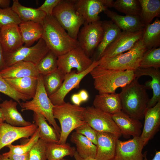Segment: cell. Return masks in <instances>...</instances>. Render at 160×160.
Segmentation results:
<instances>
[{"label": "cell", "instance_id": "cell-32", "mask_svg": "<svg viewBox=\"0 0 160 160\" xmlns=\"http://www.w3.org/2000/svg\"><path fill=\"white\" fill-rule=\"evenodd\" d=\"M142 39L148 50L160 47V20L158 18L145 27Z\"/></svg>", "mask_w": 160, "mask_h": 160}, {"label": "cell", "instance_id": "cell-26", "mask_svg": "<svg viewBox=\"0 0 160 160\" xmlns=\"http://www.w3.org/2000/svg\"><path fill=\"white\" fill-rule=\"evenodd\" d=\"M18 103L12 99L5 100L0 104L4 120L6 123L12 126L24 127L32 123L25 120L17 110Z\"/></svg>", "mask_w": 160, "mask_h": 160}, {"label": "cell", "instance_id": "cell-14", "mask_svg": "<svg viewBox=\"0 0 160 160\" xmlns=\"http://www.w3.org/2000/svg\"><path fill=\"white\" fill-rule=\"evenodd\" d=\"M38 126L35 124L19 127L0 122V150L21 138H28L34 133Z\"/></svg>", "mask_w": 160, "mask_h": 160}, {"label": "cell", "instance_id": "cell-30", "mask_svg": "<svg viewBox=\"0 0 160 160\" xmlns=\"http://www.w3.org/2000/svg\"><path fill=\"white\" fill-rule=\"evenodd\" d=\"M70 140L76 145V151L81 157L95 158L96 146L85 136L74 132L71 135Z\"/></svg>", "mask_w": 160, "mask_h": 160}, {"label": "cell", "instance_id": "cell-31", "mask_svg": "<svg viewBox=\"0 0 160 160\" xmlns=\"http://www.w3.org/2000/svg\"><path fill=\"white\" fill-rule=\"evenodd\" d=\"M33 119L39 129L40 139L46 143H58L59 137L53 127L47 122L45 117L39 113L33 112Z\"/></svg>", "mask_w": 160, "mask_h": 160}, {"label": "cell", "instance_id": "cell-53", "mask_svg": "<svg viewBox=\"0 0 160 160\" xmlns=\"http://www.w3.org/2000/svg\"><path fill=\"white\" fill-rule=\"evenodd\" d=\"M0 160H12L3 155L2 154H0Z\"/></svg>", "mask_w": 160, "mask_h": 160}, {"label": "cell", "instance_id": "cell-20", "mask_svg": "<svg viewBox=\"0 0 160 160\" xmlns=\"http://www.w3.org/2000/svg\"><path fill=\"white\" fill-rule=\"evenodd\" d=\"M136 77L140 78L142 76H149L151 80L147 81L144 85L147 89H151L153 95L149 99L147 105V108L153 107L158 102L160 101V71L159 68H139L134 71Z\"/></svg>", "mask_w": 160, "mask_h": 160}, {"label": "cell", "instance_id": "cell-48", "mask_svg": "<svg viewBox=\"0 0 160 160\" xmlns=\"http://www.w3.org/2000/svg\"><path fill=\"white\" fill-rule=\"evenodd\" d=\"M6 67L4 59L3 51L0 41V71Z\"/></svg>", "mask_w": 160, "mask_h": 160}, {"label": "cell", "instance_id": "cell-10", "mask_svg": "<svg viewBox=\"0 0 160 160\" xmlns=\"http://www.w3.org/2000/svg\"><path fill=\"white\" fill-rule=\"evenodd\" d=\"M93 61L78 46L66 53L57 57V68L65 75L76 69L78 73L89 68Z\"/></svg>", "mask_w": 160, "mask_h": 160}, {"label": "cell", "instance_id": "cell-6", "mask_svg": "<svg viewBox=\"0 0 160 160\" xmlns=\"http://www.w3.org/2000/svg\"><path fill=\"white\" fill-rule=\"evenodd\" d=\"M20 105L22 111L31 110L43 115L49 123L53 126L60 138V128L57 124L53 115L54 105L45 90L43 81V76L39 75L35 94L30 101L21 103Z\"/></svg>", "mask_w": 160, "mask_h": 160}, {"label": "cell", "instance_id": "cell-7", "mask_svg": "<svg viewBox=\"0 0 160 160\" xmlns=\"http://www.w3.org/2000/svg\"><path fill=\"white\" fill-rule=\"evenodd\" d=\"M52 16L71 37L77 40L80 27L84 23L76 9L74 0H61L54 8Z\"/></svg>", "mask_w": 160, "mask_h": 160}, {"label": "cell", "instance_id": "cell-9", "mask_svg": "<svg viewBox=\"0 0 160 160\" xmlns=\"http://www.w3.org/2000/svg\"><path fill=\"white\" fill-rule=\"evenodd\" d=\"M103 29L102 21L86 24L80 29L77 40L79 46L89 57L100 42L103 37Z\"/></svg>", "mask_w": 160, "mask_h": 160}, {"label": "cell", "instance_id": "cell-21", "mask_svg": "<svg viewBox=\"0 0 160 160\" xmlns=\"http://www.w3.org/2000/svg\"><path fill=\"white\" fill-rule=\"evenodd\" d=\"M112 117L122 135L126 138L140 136L143 125L139 120L130 117L122 111L112 115Z\"/></svg>", "mask_w": 160, "mask_h": 160}, {"label": "cell", "instance_id": "cell-11", "mask_svg": "<svg viewBox=\"0 0 160 160\" xmlns=\"http://www.w3.org/2000/svg\"><path fill=\"white\" fill-rule=\"evenodd\" d=\"M84 119L86 122L97 132L111 133L119 138L122 135L112 118V115L93 106L86 108Z\"/></svg>", "mask_w": 160, "mask_h": 160}, {"label": "cell", "instance_id": "cell-29", "mask_svg": "<svg viewBox=\"0 0 160 160\" xmlns=\"http://www.w3.org/2000/svg\"><path fill=\"white\" fill-rule=\"evenodd\" d=\"M12 9L21 21H32L42 24L47 15L44 12L22 5L18 0H13Z\"/></svg>", "mask_w": 160, "mask_h": 160}, {"label": "cell", "instance_id": "cell-5", "mask_svg": "<svg viewBox=\"0 0 160 160\" xmlns=\"http://www.w3.org/2000/svg\"><path fill=\"white\" fill-rule=\"evenodd\" d=\"M148 50L142 39L130 49L111 58H100L98 66L100 68L119 71H135L139 68L142 57Z\"/></svg>", "mask_w": 160, "mask_h": 160}, {"label": "cell", "instance_id": "cell-2", "mask_svg": "<svg viewBox=\"0 0 160 160\" xmlns=\"http://www.w3.org/2000/svg\"><path fill=\"white\" fill-rule=\"evenodd\" d=\"M42 25L41 38L57 57L79 46L77 40L71 37L52 15H47Z\"/></svg>", "mask_w": 160, "mask_h": 160}, {"label": "cell", "instance_id": "cell-23", "mask_svg": "<svg viewBox=\"0 0 160 160\" xmlns=\"http://www.w3.org/2000/svg\"><path fill=\"white\" fill-rule=\"evenodd\" d=\"M104 12L122 31L136 32L143 29L145 26L139 16L121 15L108 9Z\"/></svg>", "mask_w": 160, "mask_h": 160}, {"label": "cell", "instance_id": "cell-4", "mask_svg": "<svg viewBox=\"0 0 160 160\" xmlns=\"http://www.w3.org/2000/svg\"><path fill=\"white\" fill-rule=\"evenodd\" d=\"M86 108L65 102L59 105H54V117L59 122L61 132L57 143H66L67 138L73 130L86 123L84 114Z\"/></svg>", "mask_w": 160, "mask_h": 160}, {"label": "cell", "instance_id": "cell-27", "mask_svg": "<svg viewBox=\"0 0 160 160\" xmlns=\"http://www.w3.org/2000/svg\"><path fill=\"white\" fill-rule=\"evenodd\" d=\"M18 26L25 46L31 47L41 38L43 31L41 24L32 21H21Z\"/></svg>", "mask_w": 160, "mask_h": 160}, {"label": "cell", "instance_id": "cell-52", "mask_svg": "<svg viewBox=\"0 0 160 160\" xmlns=\"http://www.w3.org/2000/svg\"><path fill=\"white\" fill-rule=\"evenodd\" d=\"M5 121L1 109L0 108V122H3Z\"/></svg>", "mask_w": 160, "mask_h": 160}, {"label": "cell", "instance_id": "cell-50", "mask_svg": "<svg viewBox=\"0 0 160 160\" xmlns=\"http://www.w3.org/2000/svg\"><path fill=\"white\" fill-rule=\"evenodd\" d=\"M73 157L75 160H97L95 158L91 157L83 158L80 156L76 151L74 153Z\"/></svg>", "mask_w": 160, "mask_h": 160}, {"label": "cell", "instance_id": "cell-56", "mask_svg": "<svg viewBox=\"0 0 160 160\" xmlns=\"http://www.w3.org/2000/svg\"><path fill=\"white\" fill-rule=\"evenodd\" d=\"M111 160H116L114 159Z\"/></svg>", "mask_w": 160, "mask_h": 160}, {"label": "cell", "instance_id": "cell-18", "mask_svg": "<svg viewBox=\"0 0 160 160\" xmlns=\"http://www.w3.org/2000/svg\"><path fill=\"white\" fill-rule=\"evenodd\" d=\"M97 137V160H111L114 159L116 143L119 137L109 132L96 131Z\"/></svg>", "mask_w": 160, "mask_h": 160}, {"label": "cell", "instance_id": "cell-37", "mask_svg": "<svg viewBox=\"0 0 160 160\" xmlns=\"http://www.w3.org/2000/svg\"><path fill=\"white\" fill-rule=\"evenodd\" d=\"M36 67L39 75L44 76L50 73L57 68V57L49 50Z\"/></svg>", "mask_w": 160, "mask_h": 160}, {"label": "cell", "instance_id": "cell-1", "mask_svg": "<svg viewBox=\"0 0 160 160\" xmlns=\"http://www.w3.org/2000/svg\"><path fill=\"white\" fill-rule=\"evenodd\" d=\"M136 77L130 83L121 88L119 93L122 105V111L130 117L138 120L144 118L149 99L144 84Z\"/></svg>", "mask_w": 160, "mask_h": 160}, {"label": "cell", "instance_id": "cell-3", "mask_svg": "<svg viewBox=\"0 0 160 160\" xmlns=\"http://www.w3.org/2000/svg\"><path fill=\"white\" fill-rule=\"evenodd\" d=\"M90 73L94 80V87L99 94L115 93L117 88L123 87L136 78L134 71H116L98 65Z\"/></svg>", "mask_w": 160, "mask_h": 160}, {"label": "cell", "instance_id": "cell-33", "mask_svg": "<svg viewBox=\"0 0 160 160\" xmlns=\"http://www.w3.org/2000/svg\"><path fill=\"white\" fill-rule=\"evenodd\" d=\"M76 150L68 143H46V153L47 160H60L66 156H73Z\"/></svg>", "mask_w": 160, "mask_h": 160}, {"label": "cell", "instance_id": "cell-36", "mask_svg": "<svg viewBox=\"0 0 160 160\" xmlns=\"http://www.w3.org/2000/svg\"><path fill=\"white\" fill-rule=\"evenodd\" d=\"M113 7L126 15L139 16L141 8L139 0H117Z\"/></svg>", "mask_w": 160, "mask_h": 160}, {"label": "cell", "instance_id": "cell-51", "mask_svg": "<svg viewBox=\"0 0 160 160\" xmlns=\"http://www.w3.org/2000/svg\"><path fill=\"white\" fill-rule=\"evenodd\" d=\"M10 2V0H0V7L2 8L9 7Z\"/></svg>", "mask_w": 160, "mask_h": 160}, {"label": "cell", "instance_id": "cell-15", "mask_svg": "<svg viewBox=\"0 0 160 160\" xmlns=\"http://www.w3.org/2000/svg\"><path fill=\"white\" fill-rule=\"evenodd\" d=\"M144 145L140 137L126 141L117 140L114 159L116 160H143L142 151Z\"/></svg>", "mask_w": 160, "mask_h": 160}, {"label": "cell", "instance_id": "cell-28", "mask_svg": "<svg viewBox=\"0 0 160 160\" xmlns=\"http://www.w3.org/2000/svg\"><path fill=\"white\" fill-rule=\"evenodd\" d=\"M38 77L27 76L18 78H5L17 91L31 99L34 96L38 85Z\"/></svg>", "mask_w": 160, "mask_h": 160}, {"label": "cell", "instance_id": "cell-39", "mask_svg": "<svg viewBox=\"0 0 160 160\" xmlns=\"http://www.w3.org/2000/svg\"><path fill=\"white\" fill-rule=\"evenodd\" d=\"M0 92L10 97L19 105L21 103V100L25 101L31 99L17 91L0 74Z\"/></svg>", "mask_w": 160, "mask_h": 160}, {"label": "cell", "instance_id": "cell-24", "mask_svg": "<svg viewBox=\"0 0 160 160\" xmlns=\"http://www.w3.org/2000/svg\"><path fill=\"white\" fill-rule=\"evenodd\" d=\"M93 105L95 108L112 115L122 111L119 93H99L95 96Z\"/></svg>", "mask_w": 160, "mask_h": 160}, {"label": "cell", "instance_id": "cell-46", "mask_svg": "<svg viewBox=\"0 0 160 160\" xmlns=\"http://www.w3.org/2000/svg\"><path fill=\"white\" fill-rule=\"evenodd\" d=\"M82 102L87 101L89 99V95L85 89L81 90L78 93Z\"/></svg>", "mask_w": 160, "mask_h": 160}, {"label": "cell", "instance_id": "cell-8", "mask_svg": "<svg viewBox=\"0 0 160 160\" xmlns=\"http://www.w3.org/2000/svg\"><path fill=\"white\" fill-rule=\"evenodd\" d=\"M49 50L44 41L41 38L33 46H23L13 52H3L6 67L20 61L29 62L36 65Z\"/></svg>", "mask_w": 160, "mask_h": 160}, {"label": "cell", "instance_id": "cell-41", "mask_svg": "<svg viewBox=\"0 0 160 160\" xmlns=\"http://www.w3.org/2000/svg\"><path fill=\"white\" fill-rule=\"evenodd\" d=\"M21 22L11 7L2 8L0 7V28L12 24L19 25Z\"/></svg>", "mask_w": 160, "mask_h": 160}, {"label": "cell", "instance_id": "cell-35", "mask_svg": "<svg viewBox=\"0 0 160 160\" xmlns=\"http://www.w3.org/2000/svg\"><path fill=\"white\" fill-rule=\"evenodd\" d=\"M65 75L57 68L50 73L42 76L43 84L49 97L55 93L60 89Z\"/></svg>", "mask_w": 160, "mask_h": 160}, {"label": "cell", "instance_id": "cell-13", "mask_svg": "<svg viewBox=\"0 0 160 160\" xmlns=\"http://www.w3.org/2000/svg\"><path fill=\"white\" fill-rule=\"evenodd\" d=\"M143 29L135 32L121 31L105 51L100 58H111L130 49L142 39Z\"/></svg>", "mask_w": 160, "mask_h": 160}, {"label": "cell", "instance_id": "cell-43", "mask_svg": "<svg viewBox=\"0 0 160 160\" xmlns=\"http://www.w3.org/2000/svg\"><path fill=\"white\" fill-rule=\"evenodd\" d=\"M75 130L76 132L84 136L96 145L97 137L96 131L87 123H86L79 126Z\"/></svg>", "mask_w": 160, "mask_h": 160}, {"label": "cell", "instance_id": "cell-42", "mask_svg": "<svg viewBox=\"0 0 160 160\" xmlns=\"http://www.w3.org/2000/svg\"><path fill=\"white\" fill-rule=\"evenodd\" d=\"M46 143L39 139L30 150L29 160H47L46 153Z\"/></svg>", "mask_w": 160, "mask_h": 160}, {"label": "cell", "instance_id": "cell-19", "mask_svg": "<svg viewBox=\"0 0 160 160\" xmlns=\"http://www.w3.org/2000/svg\"><path fill=\"white\" fill-rule=\"evenodd\" d=\"M0 41L3 53H10L23 45L18 25L12 24L0 28Z\"/></svg>", "mask_w": 160, "mask_h": 160}, {"label": "cell", "instance_id": "cell-55", "mask_svg": "<svg viewBox=\"0 0 160 160\" xmlns=\"http://www.w3.org/2000/svg\"><path fill=\"white\" fill-rule=\"evenodd\" d=\"M1 100V98L0 97V100Z\"/></svg>", "mask_w": 160, "mask_h": 160}, {"label": "cell", "instance_id": "cell-16", "mask_svg": "<svg viewBox=\"0 0 160 160\" xmlns=\"http://www.w3.org/2000/svg\"><path fill=\"white\" fill-rule=\"evenodd\" d=\"M76 9L84 24L100 20L99 14L108 9L103 0H74Z\"/></svg>", "mask_w": 160, "mask_h": 160}, {"label": "cell", "instance_id": "cell-38", "mask_svg": "<svg viewBox=\"0 0 160 160\" xmlns=\"http://www.w3.org/2000/svg\"><path fill=\"white\" fill-rule=\"evenodd\" d=\"M160 67V48H153L146 51L140 61L139 68H159Z\"/></svg>", "mask_w": 160, "mask_h": 160}, {"label": "cell", "instance_id": "cell-54", "mask_svg": "<svg viewBox=\"0 0 160 160\" xmlns=\"http://www.w3.org/2000/svg\"><path fill=\"white\" fill-rule=\"evenodd\" d=\"M60 160H68V159H64V158Z\"/></svg>", "mask_w": 160, "mask_h": 160}, {"label": "cell", "instance_id": "cell-47", "mask_svg": "<svg viewBox=\"0 0 160 160\" xmlns=\"http://www.w3.org/2000/svg\"><path fill=\"white\" fill-rule=\"evenodd\" d=\"M71 100L74 105L80 106L82 102L78 93L73 95L71 97Z\"/></svg>", "mask_w": 160, "mask_h": 160}, {"label": "cell", "instance_id": "cell-17", "mask_svg": "<svg viewBox=\"0 0 160 160\" xmlns=\"http://www.w3.org/2000/svg\"><path fill=\"white\" fill-rule=\"evenodd\" d=\"M143 129L140 137L144 146L158 131L160 126V101L152 107L147 109L145 114Z\"/></svg>", "mask_w": 160, "mask_h": 160}, {"label": "cell", "instance_id": "cell-49", "mask_svg": "<svg viewBox=\"0 0 160 160\" xmlns=\"http://www.w3.org/2000/svg\"><path fill=\"white\" fill-rule=\"evenodd\" d=\"M147 151L145 152L143 155V160H148L147 158ZM151 160H160V151H156L154 156Z\"/></svg>", "mask_w": 160, "mask_h": 160}, {"label": "cell", "instance_id": "cell-12", "mask_svg": "<svg viewBox=\"0 0 160 160\" xmlns=\"http://www.w3.org/2000/svg\"><path fill=\"white\" fill-rule=\"evenodd\" d=\"M98 61H93L91 65L85 71L80 73L76 70L72 71L65 74L64 79L60 89L55 93L49 97L52 104L59 105L64 103L65 98L67 94L74 88H78L83 78L95 67L98 65Z\"/></svg>", "mask_w": 160, "mask_h": 160}, {"label": "cell", "instance_id": "cell-40", "mask_svg": "<svg viewBox=\"0 0 160 160\" xmlns=\"http://www.w3.org/2000/svg\"><path fill=\"white\" fill-rule=\"evenodd\" d=\"M40 139L38 128L31 137L29 141L24 144L13 145L12 144L7 146L9 149V152L16 154H23L30 152V150Z\"/></svg>", "mask_w": 160, "mask_h": 160}, {"label": "cell", "instance_id": "cell-34", "mask_svg": "<svg viewBox=\"0 0 160 160\" xmlns=\"http://www.w3.org/2000/svg\"><path fill=\"white\" fill-rule=\"evenodd\" d=\"M141 6L140 18L145 26L153 18L160 17V0H139Z\"/></svg>", "mask_w": 160, "mask_h": 160}, {"label": "cell", "instance_id": "cell-22", "mask_svg": "<svg viewBox=\"0 0 160 160\" xmlns=\"http://www.w3.org/2000/svg\"><path fill=\"white\" fill-rule=\"evenodd\" d=\"M4 78H18L27 76L38 77L39 74L36 64L27 61H20L5 67L0 71Z\"/></svg>", "mask_w": 160, "mask_h": 160}, {"label": "cell", "instance_id": "cell-25", "mask_svg": "<svg viewBox=\"0 0 160 160\" xmlns=\"http://www.w3.org/2000/svg\"><path fill=\"white\" fill-rule=\"evenodd\" d=\"M103 33L102 40L93 54V61H98L108 47L121 31L111 20L102 21Z\"/></svg>", "mask_w": 160, "mask_h": 160}, {"label": "cell", "instance_id": "cell-45", "mask_svg": "<svg viewBox=\"0 0 160 160\" xmlns=\"http://www.w3.org/2000/svg\"><path fill=\"white\" fill-rule=\"evenodd\" d=\"M5 156L12 160H29V152L27 153L19 154L11 153L9 152L2 154Z\"/></svg>", "mask_w": 160, "mask_h": 160}, {"label": "cell", "instance_id": "cell-44", "mask_svg": "<svg viewBox=\"0 0 160 160\" xmlns=\"http://www.w3.org/2000/svg\"><path fill=\"white\" fill-rule=\"evenodd\" d=\"M61 0H46L37 9L44 12L47 15H52L54 8Z\"/></svg>", "mask_w": 160, "mask_h": 160}]
</instances>
